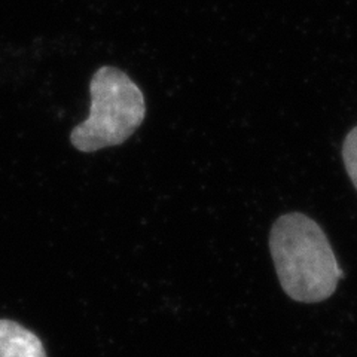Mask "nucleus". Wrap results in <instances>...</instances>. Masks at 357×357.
Masks as SVG:
<instances>
[{"instance_id":"4","label":"nucleus","mask_w":357,"mask_h":357,"mask_svg":"<svg viewBox=\"0 0 357 357\" xmlns=\"http://www.w3.org/2000/svg\"><path fill=\"white\" fill-rule=\"evenodd\" d=\"M342 153H344L345 169H347L351 182L357 189V127L353 128L349 132L347 139H345Z\"/></svg>"},{"instance_id":"1","label":"nucleus","mask_w":357,"mask_h":357,"mask_svg":"<svg viewBox=\"0 0 357 357\" xmlns=\"http://www.w3.org/2000/svg\"><path fill=\"white\" fill-rule=\"evenodd\" d=\"M270 249L283 290L298 303L328 299L344 277L325 232L305 215L278 219L271 229Z\"/></svg>"},{"instance_id":"2","label":"nucleus","mask_w":357,"mask_h":357,"mask_svg":"<svg viewBox=\"0 0 357 357\" xmlns=\"http://www.w3.org/2000/svg\"><path fill=\"white\" fill-rule=\"evenodd\" d=\"M91 109L88 118L70 132V142L81 152L118 146L136 131L146 115L142 89L116 67L98 69L91 84Z\"/></svg>"},{"instance_id":"3","label":"nucleus","mask_w":357,"mask_h":357,"mask_svg":"<svg viewBox=\"0 0 357 357\" xmlns=\"http://www.w3.org/2000/svg\"><path fill=\"white\" fill-rule=\"evenodd\" d=\"M0 357H47L36 333L17 321L0 320Z\"/></svg>"}]
</instances>
